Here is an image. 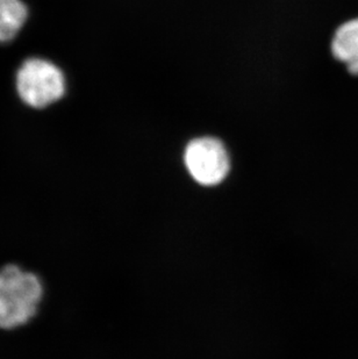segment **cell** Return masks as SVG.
Here are the masks:
<instances>
[{
  "mask_svg": "<svg viewBox=\"0 0 358 359\" xmlns=\"http://www.w3.org/2000/svg\"><path fill=\"white\" fill-rule=\"evenodd\" d=\"M186 169L197 183L214 187L226 180L230 169L226 147L214 137H198L191 141L184 153Z\"/></svg>",
  "mask_w": 358,
  "mask_h": 359,
  "instance_id": "3957f363",
  "label": "cell"
},
{
  "mask_svg": "<svg viewBox=\"0 0 358 359\" xmlns=\"http://www.w3.org/2000/svg\"><path fill=\"white\" fill-rule=\"evenodd\" d=\"M46 284L40 273L15 262L0 266V332H15L40 314Z\"/></svg>",
  "mask_w": 358,
  "mask_h": 359,
  "instance_id": "6da1fadb",
  "label": "cell"
},
{
  "mask_svg": "<svg viewBox=\"0 0 358 359\" xmlns=\"http://www.w3.org/2000/svg\"><path fill=\"white\" fill-rule=\"evenodd\" d=\"M331 49L333 56L343 63L352 75L358 76V18L336 29Z\"/></svg>",
  "mask_w": 358,
  "mask_h": 359,
  "instance_id": "277c9868",
  "label": "cell"
},
{
  "mask_svg": "<svg viewBox=\"0 0 358 359\" xmlns=\"http://www.w3.org/2000/svg\"><path fill=\"white\" fill-rule=\"evenodd\" d=\"M27 17V6L21 0H0V43L13 40Z\"/></svg>",
  "mask_w": 358,
  "mask_h": 359,
  "instance_id": "5b68a950",
  "label": "cell"
},
{
  "mask_svg": "<svg viewBox=\"0 0 358 359\" xmlns=\"http://www.w3.org/2000/svg\"><path fill=\"white\" fill-rule=\"evenodd\" d=\"M18 95L26 105L44 109L65 95L67 85L61 69L42 58H29L18 70Z\"/></svg>",
  "mask_w": 358,
  "mask_h": 359,
  "instance_id": "7a4b0ae2",
  "label": "cell"
}]
</instances>
